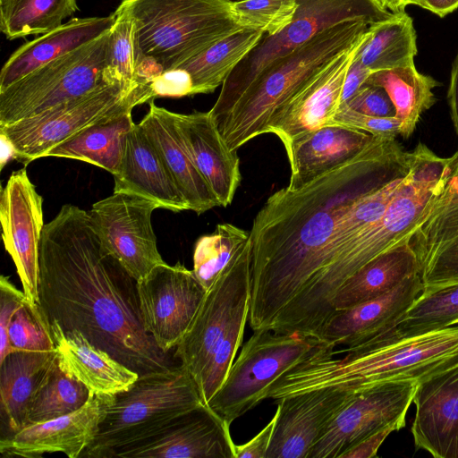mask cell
Wrapping results in <instances>:
<instances>
[{"label": "cell", "instance_id": "cell-38", "mask_svg": "<svg viewBox=\"0 0 458 458\" xmlns=\"http://www.w3.org/2000/svg\"><path fill=\"white\" fill-rule=\"evenodd\" d=\"M456 324L458 283L422 292L396 326L383 335L394 337L411 336Z\"/></svg>", "mask_w": 458, "mask_h": 458}, {"label": "cell", "instance_id": "cell-17", "mask_svg": "<svg viewBox=\"0 0 458 458\" xmlns=\"http://www.w3.org/2000/svg\"><path fill=\"white\" fill-rule=\"evenodd\" d=\"M356 392L327 387L277 400L266 458H309L316 443Z\"/></svg>", "mask_w": 458, "mask_h": 458}, {"label": "cell", "instance_id": "cell-15", "mask_svg": "<svg viewBox=\"0 0 458 458\" xmlns=\"http://www.w3.org/2000/svg\"><path fill=\"white\" fill-rule=\"evenodd\" d=\"M137 289L145 330L169 353L189 329L207 290L193 271L179 262L157 266L137 281Z\"/></svg>", "mask_w": 458, "mask_h": 458}, {"label": "cell", "instance_id": "cell-53", "mask_svg": "<svg viewBox=\"0 0 458 458\" xmlns=\"http://www.w3.org/2000/svg\"><path fill=\"white\" fill-rule=\"evenodd\" d=\"M232 1H233V0H232Z\"/></svg>", "mask_w": 458, "mask_h": 458}, {"label": "cell", "instance_id": "cell-41", "mask_svg": "<svg viewBox=\"0 0 458 458\" xmlns=\"http://www.w3.org/2000/svg\"><path fill=\"white\" fill-rule=\"evenodd\" d=\"M298 6L299 0H233L231 8L242 28L273 36L292 22Z\"/></svg>", "mask_w": 458, "mask_h": 458}, {"label": "cell", "instance_id": "cell-25", "mask_svg": "<svg viewBox=\"0 0 458 458\" xmlns=\"http://www.w3.org/2000/svg\"><path fill=\"white\" fill-rule=\"evenodd\" d=\"M49 326L60 368L99 399L127 390L139 378L137 372L91 344L80 331H65L55 321Z\"/></svg>", "mask_w": 458, "mask_h": 458}, {"label": "cell", "instance_id": "cell-52", "mask_svg": "<svg viewBox=\"0 0 458 458\" xmlns=\"http://www.w3.org/2000/svg\"><path fill=\"white\" fill-rule=\"evenodd\" d=\"M379 3L389 12L396 13L404 12V8L409 4H417V0H378Z\"/></svg>", "mask_w": 458, "mask_h": 458}, {"label": "cell", "instance_id": "cell-5", "mask_svg": "<svg viewBox=\"0 0 458 458\" xmlns=\"http://www.w3.org/2000/svg\"><path fill=\"white\" fill-rule=\"evenodd\" d=\"M231 6L232 0H122L116 10L126 13L134 26L136 89L145 95L163 72L246 29Z\"/></svg>", "mask_w": 458, "mask_h": 458}, {"label": "cell", "instance_id": "cell-44", "mask_svg": "<svg viewBox=\"0 0 458 458\" xmlns=\"http://www.w3.org/2000/svg\"><path fill=\"white\" fill-rule=\"evenodd\" d=\"M28 300L24 292L20 291L7 276L0 277V361L10 352L11 346L8 327L16 310Z\"/></svg>", "mask_w": 458, "mask_h": 458}, {"label": "cell", "instance_id": "cell-39", "mask_svg": "<svg viewBox=\"0 0 458 458\" xmlns=\"http://www.w3.org/2000/svg\"><path fill=\"white\" fill-rule=\"evenodd\" d=\"M249 239L250 231L225 223L197 240L192 271L207 291Z\"/></svg>", "mask_w": 458, "mask_h": 458}, {"label": "cell", "instance_id": "cell-31", "mask_svg": "<svg viewBox=\"0 0 458 458\" xmlns=\"http://www.w3.org/2000/svg\"><path fill=\"white\" fill-rule=\"evenodd\" d=\"M135 123L131 111L85 128L47 151L45 157L77 159L114 174L122 161L126 136Z\"/></svg>", "mask_w": 458, "mask_h": 458}, {"label": "cell", "instance_id": "cell-8", "mask_svg": "<svg viewBox=\"0 0 458 458\" xmlns=\"http://www.w3.org/2000/svg\"><path fill=\"white\" fill-rule=\"evenodd\" d=\"M393 15L378 0H299L292 22L276 35H264L221 86L209 110L218 130L256 77L272 61L337 24L363 21L372 25Z\"/></svg>", "mask_w": 458, "mask_h": 458}, {"label": "cell", "instance_id": "cell-34", "mask_svg": "<svg viewBox=\"0 0 458 458\" xmlns=\"http://www.w3.org/2000/svg\"><path fill=\"white\" fill-rule=\"evenodd\" d=\"M365 84L383 88L395 109L399 135L410 138L421 116L437 101L433 77L418 72L415 64L372 72Z\"/></svg>", "mask_w": 458, "mask_h": 458}, {"label": "cell", "instance_id": "cell-4", "mask_svg": "<svg viewBox=\"0 0 458 458\" xmlns=\"http://www.w3.org/2000/svg\"><path fill=\"white\" fill-rule=\"evenodd\" d=\"M455 157V153L451 157H438L419 142L411 151L410 170L384 215L312 277L292 303L294 312L310 325H323L334 313L335 295L352 275L384 251L411 241L442 194Z\"/></svg>", "mask_w": 458, "mask_h": 458}, {"label": "cell", "instance_id": "cell-20", "mask_svg": "<svg viewBox=\"0 0 458 458\" xmlns=\"http://www.w3.org/2000/svg\"><path fill=\"white\" fill-rule=\"evenodd\" d=\"M103 401L90 394L77 411L44 422L30 424L0 441V453L6 457H41L63 453L81 457L95 440L103 417Z\"/></svg>", "mask_w": 458, "mask_h": 458}, {"label": "cell", "instance_id": "cell-22", "mask_svg": "<svg viewBox=\"0 0 458 458\" xmlns=\"http://www.w3.org/2000/svg\"><path fill=\"white\" fill-rule=\"evenodd\" d=\"M358 46L339 55L281 106L272 117L267 133L275 134L284 144L299 135L330 125L342 105L345 75Z\"/></svg>", "mask_w": 458, "mask_h": 458}, {"label": "cell", "instance_id": "cell-7", "mask_svg": "<svg viewBox=\"0 0 458 458\" xmlns=\"http://www.w3.org/2000/svg\"><path fill=\"white\" fill-rule=\"evenodd\" d=\"M102 401L97 437L81 457L108 458L113 451L151 437L176 419L208 408L182 364L140 375L127 390Z\"/></svg>", "mask_w": 458, "mask_h": 458}, {"label": "cell", "instance_id": "cell-26", "mask_svg": "<svg viewBox=\"0 0 458 458\" xmlns=\"http://www.w3.org/2000/svg\"><path fill=\"white\" fill-rule=\"evenodd\" d=\"M378 137L343 125H327L284 144L290 165L287 187L298 189L353 158Z\"/></svg>", "mask_w": 458, "mask_h": 458}, {"label": "cell", "instance_id": "cell-35", "mask_svg": "<svg viewBox=\"0 0 458 458\" xmlns=\"http://www.w3.org/2000/svg\"><path fill=\"white\" fill-rule=\"evenodd\" d=\"M264 35L261 30L243 29L219 40L177 67L189 74L192 84V95L211 93L222 86Z\"/></svg>", "mask_w": 458, "mask_h": 458}, {"label": "cell", "instance_id": "cell-6", "mask_svg": "<svg viewBox=\"0 0 458 458\" xmlns=\"http://www.w3.org/2000/svg\"><path fill=\"white\" fill-rule=\"evenodd\" d=\"M369 26L363 21L337 24L266 66L219 128L228 148L237 151L267 134L276 112L335 59L357 47Z\"/></svg>", "mask_w": 458, "mask_h": 458}, {"label": "cell", "instance_id": "cell-3", "mask_svg": "<svg viewBox=\"0 0 458 458\" xmlns=\"http://www.w3.org/2000/svg\"><path fill=\"white\" fill-rule=\"evenodd\" d=\"M327 347L308 357L275 381L266 393L276 401L327 387L359 392L395 380H421L458 364V326L420 335H380L336 353Z\"/></svg>", "mask_w": 458, "mask_h": 458}, {"label": "cell", "instance_id": "cell-10", "mask_svg": "<svg viewBox=\"0 0 458 458\" xmlns=\"http://www.w3.org/2000/svg\"><path fill=\"white\" fill-rule=\"evenodd\" d=\"M109 30L0 91V126L30 117L106 83Z\"/></svg>", "mask_w": 458, "mask_h": 458}, {"label": "cell", "instance_id": "cell-32", "mask_svg": "<svg viewBox=\"0 0 458 458\" xmlns=\"http://www.w3.org/2000/svg\"><path fill=\"white\" fill-rule=\"evenodd\" d=\"M55 351H14L0 361L1 408L14 433L25 425L30 396Z\"/></svg>", "mask_w": 458, "mask_h": 458}, {"label": "cell", "instance_id": "cell-9", "mask_svg": "<svg viewBox=\"0 0 458 458\" xmlns=\"http://www.w3.org/2000/svg\"><path fill=\"white\" fill-rule=\"evenodd\" d=\"M327 347L332 346L298 332L254 331L208 408L231 426L266 399V393L275 381Z\"/></svg>", "mask_w": 458, "mask_h": 458}, {"label": "cell", "instance_id": "cell-24", "mask_svg": "<svg viewBox=\"0 0 458 458\" xmlns=\"http://www.w3.org/2000/svg\"><path fill=\"white\" fill-rule=\"evenodd\" d=\"M183 143L219 206H229L241 183L240 159L230 150L209 111L174 114Z\"/></svg>", "mask_w": 458, "mask_h": 458}, {"label": "cell", "instance_id": "cell-50", "mask_svg": "<svg viewBox=\"0 0 458 458\" xmlns=\"http://www.w3.org/2000/svg\"><path fill=\"white\" fill-rule=\"evenodd\" d=\"M416 5L445 17L458 8V0H417Z\"/></svg>", "mask_w": 458, "mask_h": 458}, {"label": "cell", "instance_id": "cell-48", "mask_svg": "<svg viewBox=\"0 0 458 458\" xmlns=\"http://www.w3.org/2000/svg\"><path fill=\"white\" fill-rule=\"evenodd\" d=\"M371 73L370 70L353 56L344 82L342 104L349 101L358 92Z\"/></svg>", "mask_w": 458, "mask_h": 458}, {"label": "cell", "instance_id": "cell-43", "mask_svg": "<svg viewBox=\"0 0 458 458\" xmlns=\"http://www.w3.org/2000/svg\"><path fill=\"white\" fill-rule=\"evenodd\" d=\"M358 129L377 137L396 138L399 123L395 116L379 117L361 114L342 104L330 125Z\"/></svg>", "mask_w": 458, "mask_h": 458}, {"label": "cell", "instance_id": "cell-16", "mask_svg": "<svg viewBox=\"0 0 458 458\" xmlns=\"http://www.w3.org/2000/svg\"><path fill=\"white\" fill-rule=\"evenodd\" d=\"M2 237L33 306L39 305V248L44 229L43 198L25 168L13 172L0 195Z\"/></svg>", "mask_w": 458, "mask_h": 458}, {"label": "cell", "instance_id": "cell-29", "mask_svg": "<svg viewBox=\"0 0 458 458\" xmlns=\"http://www.w3.org/2000/svg\"><path fill=\"white\" fill-rule=\"evenodd\" d=\"M115 21L113 13L104 17L72 18L17 48L2 67L0 91L35 69L96 39Z\"/></svg>", "mask_w": 458, "mask_h": 458}, {"label": "cell", "instance_id": "cell-18", "mask_svg": "<svg viewBox=\"0 0 458 458\" xmlns=\"http://www.w3.org/2000/svg\"><path fill=\"white\" fill-rule=\"evenodd\" d=\"M447 183L411 238L423 292L458 283V151Z\"/></svg>", "mask_w": 458, "mask_h": 458}, {"label": "cell", "instance_id": "cell-1", "mask_svg": "<svg viewBox=\"0 0 458 458\" xmlns=\"http://www.w3.org/2000/svg\"><path fill=\"white\" fill-rule=\"evenodd\" d=\"M411 151L378 137L362 152L298 189L274 192L250 230L253 331L272 330L328 262L341 222L362 197L404 176Z\"/></svg>", "mask_w": 458, "mask_h": 458}, {"label": "cell", "instance_id": "cell-13", "mask_svg": "<svg viewBox=\"0 0 458 458\" xmlns=\"http://www.w3.org/2000/svg\"><path fill=\"white\" fill-rule=\"evenodd\" d=\"M158 206L142 197L114 192L88 211L104 250L136 280L165 263L157 244L151 216Z\"/></svg>", "mask_w": 458, "mask_h": 458}, {"label": "cell", "instance_id": "cell-46", "mask_svg": "<svg viewBox=\"0 0 458 458\" xmlns=\"http://www.w3.org/2000/svg\"><path fill=\"white\" fill-rule=\"evenodd\" d=\"M276 418V411L271 420L250 441L242 445H235L234 458H266Z\"/></svg>", "mask_w": 458, "mask_h": 458}, {"label": "cell", "instance_id": "cell-12", "mask_svg": "<svg viewBox=\"0 0 458 458\" xmlns=\"http://www.w3.org/2000/svg\"><path fill=\"white\" fill-rule=\"evenodd\" d=\"M137 106L134 92L127 96L118 85H102L81 97L8 125L0 134L13 146L25 165L85 128L111 119Z\"/></svg>", "mask_w": 458, "mask_h": 458}, {"label": "cell", "instance_id": "cell-49", "mask_svg": "<svg viewBox=\"0 0 458 458\" xmlns=\"http://www.w3.org/2000/svg\"><path fill=\"white\" fill-rule=\"evenodd\" d=\"M447 101L450 108L451 120L458 139V51L452 64L450 83L447 90Z\"/></svg>", "mask_w": 458, "mask_h": 458}, {"label": "cell", "instance_id": "cell-23", "mask_svg": "<svg viewBox=\"0 0 458 458\" xmlns=\"http://www.w3.org/2000/svg\"><path fill=\"white\" fill-rule=\"evenodd\" d=\"M423 288L419 273L379 297L335 311L322 326L317 338L334 349L368 342L395 327Z\"/></svg>", "mask_w": 458, "mask_h": 458}, {"label": "cell", "instance_id": "cell-19", "mask_svg": "<svg viewBox=\"0 0 458 458\" xmlns=\"http://www.w3.org/2000/svg\"><path fill=\"white\" fill-rule=\"evenodd\" d=\"M230 426L208 408L187 413L157 434L108 458H234Z\"/></svg>", "mask_w": 458, "mask_h": 458}, {"label": "cell", "instance_id": "cell-21", "mask_svg": "<svg viewBox=\"0 0 458 458\" xmlns=\"http://www.w3.org/2000/svg\"><path fill=\"white\" fill-rule=\"evenodd\" d=\"M414 445L436 458H458V364L418 383Z\"/></svg>", "mask_w": 458, "mask_h": 458}, {"label": "cell", "instance_id": "cell-27", "mask_svg": "<svg viewBox=\"0 0 458 458\" xmlns=\"http://www.w3.org/2000/svg\"><path fill=\"white\" fill-rule=\"evenodd\" d=\"M114 192L137 195L173 212L189 207L154 145L139 123L126 136L123 156L113 174Z\"/></svg>", "mask_w": 458, "mask_h": 458}, {"label": "cell", "instance_id": "cell-45", "mask_svg": "<svg viewBox=\"0 0 458 458\" xmlns=\"http://www.w3.org/2000/svg\"><path fill=\"white\" fill-rule=\"evenodd\" d=\"M347 106L364 114L394 116V106L386 91L377 86L364 84L346 103Z\"/></svg>", "mask_w": 458, "mask_h": 458}, {"label": "cell", "instance_id": "cell-14", "mask_svg": "<svg viewBox=\"0 0 458 458\" xmlns=\"http://www.w3.org/2000/svg\"><path fill=\"white\" fill-rule=\"evenodd\" d=\"M416 380L387 381L356 392L332 420L309 458H340L347 449L391 425L401 428L417 388Z\"/></svg>", "mask_w": 458, "mask_h": 458}, {"label": "cell", "instance_id": "cell-30", "mask_svg": "<svg viewBox=\"0 0 458 458\" xmlns=\"http://www.w3.org/2000/svg\"><path fill=\"white\" fill-rule=\"evenodd\" d=\"M419 273V260L410 241L400 242L371 259L341 286L332 301L333 311L379 297Z\"/></svg>", "mask_w": 458, "mask_h": 458}, {"label": "cell", "instance_id": "cell-37", "mask_svg": "<svg viewBox=\"0 0 458 458\" xmlns=\"http://www.w3.org/2000/svg\"><path fill=\"white\" fill-rule=\"evenodd\" d=\"M77 10V0H0V30L9 40L42 35Z\"/></svg>", "mask_w": 458, "mask_h": 458}, {"label": "cell", "instance_id": "cell-33", "mask_svg": "<svg viewBox=\"0 0 458 458\" xmlns=\"http://www.w3.org/2000/svg\"><path fill=\"white\" fill-rule=\"evenodd\" d=\"M417 52L413 21L401 12L370 25L354 57L375 72L414 64Z\"/></svg>", "mask_w": 458, "mask_h": 458}, {"label": "cell", "instance_id": "cell-40", "mask_svg": "<svg viewBox=\"0 0 458 458\" xmlns=\"http://www.w3.org/2000/svg\"><path fill=\"white\" fill-rule=\"evenodd\" d=\"M115 21L109 30L106 66L107 84L118 85L127 96L137 89V65L134 26L124 12L115 10Z\"/></svg>", "mask_w": 458, "mask_h": 458}, {"label": "cell", "instance_id": "cell-51", "mask_svg": "<svg viewBox=\"0 0 458 458\" xmlns=\"http://www.w3.org/2000/svg\"><path fill=\"white\" fill-rule=\"evenodd\" d=\"M0 140H1V169L4 168V165L9 162L10 159H16V153L13 148V146L9 141V140L4 136L3 134H0Z\"/></svg>", "mask_w": 458, "mask_h": 458}, {"label": "cell", "instance_id": "cell-2", "mask_svg": "<svg viewBox=\"0 0 458 458\" xmlns=\"http://www.w3.org/2000/svg\"><path fill=\"white\" fill-rule=\"evenodd\" d=\"M39 305L48 322L78 330L140 376L172 368L142 323L137 281L102 247L88 211L62 206L39 248Z\"/></svg>", "mask_w": 458, "mask_h": 458}, {"label": "cell", "instance_id": "cell-42", "mask_svg": "<svg viewBox=\"0 0 458 458\" xmlns=\"http://www.w3.org/2000/svg\"><path fill=\"white\" fill-rule=\"evenodd\" d=\"M13 351H55L47 316L28 300L16 310L8 327Z\"/></svg>", "mask_w": 458, "mask_h": 458}, {"label": "cell", "instance_id": "cell-28", "mask_svg": "<svg viewBox=\"0 0 458 458\" xmlns=\"http://www.w3.org/2000/svg\"><path fill=\"white\" fill-rule=\"evenodd\" d=\"M174 114L151 100L139 125L158 152L189 210L199 215L218 207L219 203L190 156Z\"/></svg>", "mask_w": 458, "mask_h": 458}, {"label": "cell", "instance_id": "cell-36", "mask_svg": "<svg viewBox=\"0 0 458 458\" xmlns=\"http://www.w3.org/2000/svg\"><path fill=\"white\" fill-rule=\"evenodd\" d=\"M89 395L85 385L60 368L55 356L42 373L30 396L24 427L72 413L82 407Z\"/></svg>", "mask_w": 458, "mask_h": 458}, {"label": "cell", "instance_id": "cell-47", "mask_svg": "<svg viewBox=\"0 0 458 458\" xmlns=\"http://www.w3.org/2000/svg\"><path fill=\"white\" fill-rule=\"evenodd\" d=\"M399 429H401V428L397 425H391L382 428L347 449L343 454H341L340 458L377 457L379 447L389 434Z\"/></svg>", "mask_w": 458, "mask_h": 458}, {"label": "cell", "instance_id": "cell-11", "mask_svg": "<svg viewBox=\"0 0 458 458\" xmlns=\"http://www.w3.org/2000/svg\"><path fill=\"white\" fill-rule=\"evenodd\" d=\"M250 240L217 276L174 354L198 385L210 357L232 329L249 320Z\"/></svg>", "mask_w": 458, "mask_h": 458}]
</instances>
